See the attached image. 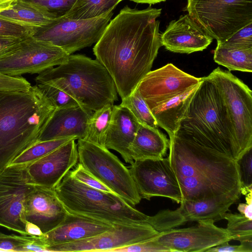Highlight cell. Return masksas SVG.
<instances>
[{
  "mask_svg": "<svg viewBox=\"0 0 252 252\" xmlns=\"http://www.w3.org/2000/svg\"><path fill=\"white\" fill-rule=\"evenodd\" d=\"M35 29L27 28L0 18V36L24 38L33 35Z\"/></svg>",
  "mask_w": 252,
  "mask_h": 252,
  "instance_id": "cell-38",
  "label": "cell"
},
{
  "mask_svg": "<svg viewBox=\"0 0 252 252\" xmlns=\"http://www.w3.org/2000/svg\"><path fill=\"white\" fill-rule=\"evenodd\" d=\"M139 125V123L126 108L113 105L111 122L106 132L104 146L118 152L126 162L131 164L132 159L129 148Z\"/></svg>",
  "mask_w": 252,
  "mask_h": 252,
  "instance_id": "cell-23",
  "label": "cell"
},
{
  "mask_svg": "<svg viewBox=\"0 0 252 252\" xmlns=\"http://www.w3.org/2000/svg\"><path fill=\"white\" fill-rule=\"evenodd\" d=\"M17 0H0V12L8 9Z\"/></svg>",
  "mask_w": 252,
  "mask_h": 252,
  "instance_id": "cell-46",
  "label": "cell"
},
{
  "mask_svg": "<svg viewBox=\"0 0 252 252\" xmlns=\"http://www.w3.org/2000/svg\"><path fill=\"white\" fill-rule=\"evenodd\" d=\"M69 172L74 178L89 187L103 191L113 192L109 189L86 170L79 163H78L73 170H70Z\"/></svg>",
  "mask_w": 252,
  "mask_h": 252,
  "instance_id": "cell-41",
  "label": "cell"
},
{
  "mask_svg": "<svg viewBox=\"0 0 252 252\" xmlns=\"http://www.w3.org/2000/svg\"><path fill=\"white\" fill-rule=\"evenodd\" d=\"M112 252H171L159 244L155 237L147 241L114 250Z\"/></svg>",
  "mask_w": 252,
  "mask_h": 252,
  "instance_id": "cell-40",
  "label": "cell"
},
{
  "mask_svg": "<svg viewBox=\"0 0 252 252\" xmlns=\"http://www.w3.org/2000/svg\"><path fill=\"white\" fill-rule=\"evenodd\" d=\"M26 230L29 235L40 236L43 234L37 226L30 222H27Z\"/></svg>",
  "mask_w": 252,
  "mask_h": 252,
  "instance_id": "cell-45",
  "label": "cell"
},
{
  "mask_svg": "<svg viewBox=\"0 0 252 252\" xmlns=\"http://www.w3.org/2000/svg\"><path fill=\"white\" fill-rule=\"evenodd\" d=\"M167 157L177 177L182 200L199 201L241 194L236 160L195 142L173 135Z\"/></svg>",
  "mask_w": 252,
  "mask_h": 252,
  "instance_id": "cell-2",
  "label": "cell"
},
{
  "mask_svg": "<svg viewBox=\"0 0 252 252\" xmlns=\"http://www.w3.org/2000/svg\"><path fill=\"white\" fill-rule=\"evenodd\" d=\"M22 39L0 36V58L16 49Z\"/></svg>",
  "mask_w": 252,
  "mask_h": 252,
  "instance_id": "cell-42",
  "label": "cell"
},
{
  "mask_svg": "<svg viewBox=\"0 0 252 252\" xmlns=\"http://www.w3.org/2000/svg\"><path fill=\"white\" fill-rule=\"evenodd\" d=\"M32 87L31 83L22 77L0 73V92H26Z\"/></svg>",
  "mask_w": 252,
  "mask_h": 252,
  "instance_id": "cell-39",
  "label": "cell"
},
{
  "mask_svg": "<svg viewBox=\"0 0 252 252\" xmlns=\"http://www.w3.org/2000/svg\"><path fill=\"white\" fill-rule=\"evenodd\" d=\"M160 232L148 223L114 224L110 229L93 237L50 245L48 252H112L114 250L152 239Z\"/></svg>",
  "mask_w": 252,
  "mask_h": 252,
  "instance_id": "cell-13",
  "label": "cell"
},
{
  "mask_svg": "<svg viewBox=\"0 0 252 252\" xmlns=\"http://www.w3.org/2000/svg\"><path fill=\"white\" fill-rule=\"evenodd\" d=\"M206 252H252L250 249L245 245L241 244L240 245H230L228 243H223L213 247L206 251Z\"/></svg>",
  "mask_w": 252,
  "mask_h": 252,
  "instance_id": "cell-43",
  "label": "cell"
},
{
  "mask_svg": "<svg viewBox=\"0 0 252 252\" xmlns=\"http://www.w3.org/2000/svg\"><path fill=\"white\" fill-rule=\"evenodd\" d=\"M0 18L35 30L56 19L38 6L24 0H17L8 9L0 12Z\"/></svg>",
  "mask_w": 252,
  "mask_h": 252,
  "instance_id": "cell-26",
  "label": "cell"
},
{
  "mask_svg": "<svg viewBox=\"0 0 252 252\" xmlns=\"http://www.w3.org/2000/svg\"><path fill=\"white\" fill-rule=\"evenodd\" d=\"M161 9L128 6L108 23L93 48L96 60L112 77L122 99L128 96L146 75L161 46L157 20Z\"/></svg>",
  "mask_w": 252,
  "mask_h": 252,
  "instance_id": "cell-1",
  "label": "cell"
},
{
  "mask_svg": "<svg viewBox=\"0 0 252 252\" xmlns=\"http://www.w3.org/2000/svg\"><path fill=\"white\" fill-rule=\"evenodd\" d=\"M26 164H10L0 171V226L29 235L24 216L26 201L34 189Z\"/></svg>",
  "mask_w": 252,
  "mask_h": 252,
  "instance_id": "cell-11",
  "label": "cell"
},
{
  "mask_svg": "<svg viewBox=\"0 0 252 252\" xmlns=\"http://www.w3.org/2000/svg\"><path fill=\"white\" fill-rule=\"evenodd\" d=\"M123 0H76L64 15L75 20H85L99 17L114 10Z\"/></svg>",
  "mask_w": 252,
  "mask_h": 252,
  "instance_id": "cell-28",
  "label": "cell"
},
{
  "mask_svg": "<svg viewBox=\"0 0 252 252\" xmlns=\"http://www.w3.org/2000/svg\"><path fill=\"white\" fill-rule=\"evenodd\" d=\"M203 77L191 75L172 63L150 71L136 89L150 110L199 84Z\"/></svg>",
  "mask_w": 252,
  "mask_h": 252,
  "instance_id": "cell-16",
  "label": "cell"
},
{
  "mask_svg": "<svg viewBox=\"0 0 252 252\" xmlns=\"http://www.w3.org/2000/svg\"><path fill=\"white\" fill-rule=\"evenodd\" d=\"M113 10L99 17L85 20L63 16L37 28L34 37L50 42L70 55L96 43L110 21Z\"/></svg>",
  "mask_w": 252,
  "mask_h": 252,
  "instance_id": "cell-10",
  "label": "cell"
},
{
  "mask_svg": "<svg viewBox=\"0 0 252 252\" xmlns=\"http://www.w3.org/2000/svg\"><path fill=\"white\" fill-rule=\"evenodd\" d=\"M68 213L55 189L35 185L26 201V221L37 226L43 234L60 225Z\"/></svg>",
  "mask_w": 252,
  "mask_h": 252,
  "instance_id": "cell-19",
  "label": "cell"
},
{
  "mask_svg": "<svg viewBox=\"0 0 252 252\" xmlns=\"http://www.w3.org/2000/svg\"><path fill=\"white\" fill-rule=\"evenodd\" d=\"M222 219L227 221V231L232 239L241 244L252 246V220L242 214L223 213Z\"/></svg>",
  "mask_w": 252,
  "mask_h": 252,
  "instance_id": "cell-30",
  "label": "cell"
},
{
  "mask_svg": "<svg viewBox=\"0 0 252 252\" xmlns=\"http://www.w3.org/2000/svg\"><path fill=\"white\" fill-rule=\"evenodd\" d=\"M239 198L221 196L199 201L182 200L175 210H163L153 216H148L147 223L159 232L175 228L189 221L222 220V215L229 211Z\"/></svg>",
  "mask_w": 252,
  "mask_h": 252,
  "instance_id": "cell-15",
  "label": "cell"
},
{
  "mask_svg": "<svg viewBox=\"0 0 252 252\" xmlns=\"http://www.w3.org/2000/svg\"><path fill=\"white\" fill-rule=\"evenodd\" d=\"M136 3H146L149 4H155L161 2L165 1L167 0H130Z\"/></svg>",
  "mask_w": 252,
  "mask_h": 252,
  "instance_id": "cell-47",
  "label": "cell"
},
{
  "mask_svg": "<svg viewBox=\"0 0 252 252\" xmlns=\"http://www.w3.org/2000/svg\"><path fill=\"white\" fill-rule=\"evenodd\" d=\"M240 184L241 193L246 195L252 190V148L236 160Z\"/></svg>",
  "mask_w": 252,
  "mask_h": 252,
  "instance_id": "cell-35",
  "label": "cell"
},
{
  "mask_svg": "<svg viewBox=\"0 0 252 252\" xmlns=\"http://www.w3.org/2000/svg\"><path fill=\"white\" fill-rule=\"evenodd\" d=\"M75 140L71 139L42 158L26 164L32 183L55 189L78 161Z\"/></svg>",
  "mask_w": 252,
  "mask_h": 252,
  "instance_id": "cell-18",
  "label": "cell"
},
{
  "mask_svg": "<svg viewBox=\"0 0 252 252\" xmlns=\"http://www.w3.org/2000/svg\"><path fill=\"white\" fill-rule=\"evenodd\" d=\"M214 60L229 71L252 72V48L229 47L217 44Z\"/></svg>",
  "mask_w": 252,
  "mask_h": 252,
  "instance_id": "cell-27",
  "label": "cell"
},
{
  "mask_svg": "<svg viewBox=\"0 0 252 252\" xmlns=\"http://www.w3.org/2000/svg\"><path fill=\"white\" fill-rule=\"evenodd\" d=\"M246 195V203H239L237 209L241 214L252 220V190L250 191Z\"/></svg>",
  "mask_w": 252,
  "mask_h": 252,
  "instance_id": "cell-44",
  "label": "cell"
},
{
  "mask_svg": "<svg viewBox=\"0 0 252 252\" xmlns=\"http://www.w3.org/2000/svg\"><path fill=\"white\" fill-rule=\"evenodd\" d=\"M56 109H65L81 105L72 96L61 88L47 83H36Z\"/></svg>",
  "mask_w": 252,
  "mask_h": 252,
  "instance_id": "cell-34",
  "label": "cell"
},
{
  "mask_svg": "<svg viewBox=\"0 0 252 252\" xmlns=\"http://www.w3.org/2000/svg\"><path fill=\"white\" fill-rule=\"evenodd\" d=\"M160 38L166 50L186 54L203 51L213 40L188 14L171 21Z\"/></svg>",
  "mask_w": 252,
  "mask_h": 252,
  "instance_id": "cell-20",
  "label": "cell"
},
{
  "mask_svg": "<svg viewBox=\"0 0 252 252\" xmlns=\"http://www.w3.org/2000/svg\"><path fill=\"white\" fill-rule=\"evenodd\" d=\"M222 46L236 48H252V23L240 30L222 42H217Z\"/></svg>",
  "mask_w": 252,
  "mask_h": 252,
  "instance_id": "cell-37",
  "label": "cell"
},
{
  "mask_svg": "<svg viewBox=\"0 0 252 252\" xmlns=\"http://www.w3.org/2000/svg\"><path fill=\"white\" fill-rule=\"evenodd\" d=\"M120 105L127 108L139 124L158 128L154 117L136 88L128 96L122 99Z\"/></svg>",
  "mask_w": 252,
  "mask_h": 252,
  "instance_id": "cell-31",
  "label": "cell"
},
{
  "mask_svg": "<svg viewBox=\"0 0 252 252\" xmlns=\"http://www.w3.org/2000/svg\"><path fill=\"white\" fill-rule=\"evenodd\" d=\"M78 161L96 179L133 207L141 198L128 168L105 147L78 139Z\"/></svg>",
  "mask_w": 252,
  "mask_h": 252,
  "instance_id": "cell-8",
  "label": "cell"
},
{
  "mask_svg": "<svg viewBox=\"0 0 252 252\" xmlns=\"http://www.w3.org/2000/svg\"><path fill=\"white\" fill-rule=\"evenodd\" d=\"M113 105L107 104L93 112L88 123L84 140L105 147V136L111 122Z\"/></svg>",
  "mask_w": 252,
  "mask_h": 252,
  "instance_id": "cell-29",
  "label": "cell"
},
{
  "mask_svg": "<svg viewBox=\"0 0 252 252\" xmlns=\"http://www.w3.org/2000/svg\"><path fill=\"white\" fill-rule=\"evenodd\" d=\"M186 10L217 42L252 23V0H187Z\"/></svg>",
  "mask_w": 252,
  "mask_h": 252,
  "instance_id": "cell-7",
  "label": "cell"
},
{
  "mask_svg": "<svg viewBox=\"0 0 252 252\" xmlns=\"http://www.w3.org/2000/svg\"><path fill=\"white\" fill-rule=\"evenodd\" d=\"M73 139H76L74 137H66L38 142L18 157L10 164L30 163L42 158Z\"/></svg>",
  "mask_w": 252,
  "mask_h": 252,
  "instance_id": "cell-33",
  "label": "cell"
},
{
  "mask_svg": "<svg viewBox=\"0 0 252 252\" xmlns=\"http://www.w3.org/2000/svg\"><path fill=\"white\" fill-rule=\"evenodd\" d=\"M69 55L50 42L29 36L22 39L14 50L0 58V73L15 77L39 74L62 64Z\"/></svg>",
  "mask_w": 252,
  "mask_h": 252,
  "instance_id": "cell-12",
  "label": "cell"
},
{
  "mask_svg": "<svg viewBox=\"0 0 252 252\" xmlns=\"http://www.w3.org/2000/svg\"><path fill=\"white\" fill-rule=\"evenodd\" d=\"M197 222V224L188 228H174L160 232L155 239L171 252H206L232 240L226 229L216 226L213 220Z\"/></svg>",
  "mask_w": 252,
  "mask_h": 252,
  "instance_id": "cell-17",
  "label": "cell"
},
{
  "mask_svg": "<svg viewBox=\"0 0 252 252\" xmlns=\"http://www.w3.org/2000/svg\"><path fill=\"white\" fill-rule=\"evenodd\" d=\"M35 81L61 88L93 111L113 105L118 99L114 82L105 67L83 55L70 54L62 64L38 74Z\"/></svg>",
  "mask_w": 252,
  "mask_h": 252,
  "instance_id": "cell-5",
  "label": "cell"
},
{
  "mask_svg": "<svg viewBox=\"0 0 252 252\" xmlns=\"http://www.w3.org/2000/svg\"><path fill=\"white\" fill-rule=\"evenodd\" d=\"M200 83L151 110L158 126L164 129L169 137L172 136L177 130L180 123Z\"/></svg>",
  "mask_w": 252,
  "mask_h": 252,
  "instance_id": "cell-25",
  "label": "cell"
},
{
  "mask_svg": "<svg viewBox=\"0 0 252 252\" xmlns=\"http://www.w3.org/2000/svg\"><path fill=\"white\" fill-rule=\"evenodd\" d=\"M55 190L69 213L112 224L147 223L148 216L121 197L89 187L74 178L69 171Z\"/></svg>",
  "mask_w": 252,
  "mask_h": 252,
  "instance_id": "cell-6",
  "label": "cell"
},
{
  "mask_svg": "<svg viewBox=\"0 0 252 252\" xmlns=\"http://www.w3.org/2000/svg\"><path fill=\"white\" fill-rule=\"evenodd\" d=\"M40 246L39 236L22 235L20 236L0 233V251L37 252Z\"/></svg>",
  "mask_w": 252,
  "mask_h": 252,
  "instance_id": "cell-32",
  "label": "cell"
},
{
  "mask_svg": "<svg viewBox=\"0 0 252 252\" xmlns=\"http://www.w3.org/2000/svg\"><path fill=\"white\" fill-rule=\"evenodd\" d=\"M209 75L224 100L234 129L239 158L252 148V92L230 71L219 67Z\"/></svg>",
  "mask_w": 252,
  "mask_h": 252,
  "instance_id": "cell-9",
  "label": "cell"
},
{
  "mask_svg": "<svg viewBox=\"0 0 252 252\" xmlns=\"http://www.w3.org/2000/svg\"><path fill=\"white\" fill-rule=\"evenodd\" d=\"M41 7L55 18L64 16L76 0H24Z\"/></svg>",
  "mask_w": 252,
  "mask_h": 252,
  "instance_id": "cell-36",
  "label": "cell"
},
{
  "mask_svg": "<svg viewBox=\"0 0 252 252\" xmlns=\"http://www.w3.org/2000/svg\"><path fill=\"white\" fill-rule=\"evenodd\" d=\"M174 135L237 160L239 149L222 96L208 75L203 77Z\"/></svg>",
  "mask_w": 252,
  "mask_h": 252,
  "instance_id": "cell-4",
  "label": "cell"
},
{
  "mask_svg": "<svg viewBox=\"0 0 252 252\" xmlns=\"http://www.w3.org/2000/svg\"><path fill=\"white\" fill-rule=\"evenodd\" d=\"M113 224L85 216L69 213L58 227L41 235L47 250L50 245L83 240L102 233ZM48 252V251H47Z\"/></svg>",
  "mask_w": 252,
  "mask_h": 252,
  "instance_id": "cell-22",
  "label": "cell"
},
{
  "mask_svg": "<svg viewBox=\"0 0 252 252\" xmlns=\"http://www.w3.org/2000/svg\"><path fill=\"white\" fill-rule=\"evenodd\" d=\"M169 147V140L158 128L139 124L129 150L133 160L164 158Z\"/></svg>",
  "mask_w": 252,
  "mask_h": 252,
  "instance_id": "cell-24",
  "label": "cell"
},
{
  "mask_svg": "<svg viewBox=\"0 0 252 252\" xmlns=\"http://www.w3.org/2000/svg\"><path fill=\"white\" fill-rule=\"evenodd\" d=\"M93 111L82 105L56 109L43 130L38 142L74 137L84 139Z\"/></svg>",
  "mask_w": 252,
  "mask_h": 252,
  "instance_id": "cell-21",
  "label": "cell"
},
{
  "mask_svg": "<svg viewBox=\"0 0 252 252\" xmlns=\"http://www.w3.org/2000/svg\"><path fill=\"white\" fill-rule=\"evenodd\" d=\"M56 109L36 85L26 92H0V171L38 142Z\"/></svg>",
  "mask_w": 252,
  "mask_h": 252,
  "instance_id": "cell-3",
  "label": "cell"
},
{
  "mask_svg": "<svg viewBox=\"0 0 252 252\" xmlns=\"http://www.w3.org/2000/svg\"><path fill=\"white\" fill-rule=\"evenodd\" d=\"M128 169L141 199L161 196L181 203L180 188L168 158L135 160Z\"/></svg>",
  "mask_w": 252,
  "mask_h": 252,
  "instance_id": "cell-14",
  "label": "cell"
}]
</instances>
